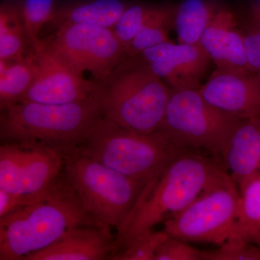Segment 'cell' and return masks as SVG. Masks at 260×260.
Masks as SVG:
<instances>
[{"instance_id": "obj_17", "label": "cell", "mask_w": 260, "mask_h": 260, "mask_svg": "<svg viewBox=\"0 0 260 260\" xmlns=\"http://www.w3.org/2000/svg\"><path fill=\"white\" fill-rule=\"evenodd\" d=\"M131 3L123 0H78L56 8L52 22L56 27L82 24L112 29Z\"/></svg>"}, {"instance_id": "obj_16", "label": "cell", "mask_w": 260, "mask_h": 260, "mask_svg": "<svg viewBox=\"0 0 260 260\" xmlns=\"http://www.w3.org/2000/svg\"><path fill=\"white\" fill-rule=\"evenodd\" d=\"M113 246L109 234L99 229L74 228L55 242L29 254L25 260H101L107 259Z\"/></svg>"}, {"instance_id": "obj_13", "label": "cell", "mask_w": 260, "mask_h": 260, "mask_svg": "<svg viewBox=\"0 0 260 260\" xmlns=\"http://www.w3.org/2000/svg\"><path fill=\"white\" fill-rule=\"evenodd\" d=\"M207 102L241 119L260 116V77L215 70L198 89Z\"/></svg>"}, {"instance_id": "obj_2", "label": "cell", "mask_w": 260, "mask_h": 260, "mask_svg": "<svg viewBox=\"0 0 260 260\" xmlns=\"http://www.w3.org/2000/svg\"><path fill=\"white\" fill-rule=\"evenodd\" d=\"M215 160L186 151L148 182L118 230L125 247L135 238L185 209L223 172Z\"/></svg>"}, {"instance_id": "obj_15", "label": "cell", "mask_w": 260, "mask_h": 260, "mask_svg": "<svg viewBox=\"0 0 260 260\" xmlns=\"http://www.w3.org/2000/svg\"><path fill=\"white\" fill-rule=\"evenodd\" d=\"M223 162L238 186L260 175V116L239 121L229 140Z\"/></svg>"}, {"instance_id": "obj_5", "label": "cell", "mask_w": 260, "mask_h": 260, "mask_svg": "<svg viewBox=\"0 0 260 260\" xmlns=\"http://www.w3.org/2000/svg\"><path fill=\"white\" fill-rule=\"evenodd\" d=\"M74 150L125 177L147 184L186 151L178 148L161 130L138 133L104 117Z\"/></svg>"}, {"instance_id": "obj_21", "label": "cell", "mask_w": 260, "mask_h": 260, "mask_svg": "<svg viewBox=\"0 0 260 260\" xmlns=\"http://www.w3.org/2000/svg\"><path fill=\"white\" fill-rule=\"evenodd\" d=\"M25 39L22 6L4 2L0 8V60L12 62L23 59Z\"/></svg>"}, {"instance_id": "obj_3", "label": "cell", "mask_w": 260, "mask_h": 260, "mask_svg": "<svg viewBox=\"0 0 260 260\" xmlns=\"http://www.w3.org/2000/svg\"><path fill=\"white\" fill-rule=\"evenodd\" d=\"M104 117L95 94L64 104L19 102L1 110L2 142L55 149L63 155L78 148Z\"/></svg>"}, {"instance_id": "obj_19", "label": "cell", "mask_w": 260, "mask_h": 260, "mask_svg": "<svg viewBox=\"0 0 260 260\" xmlns=\"http://www.w3.org/2000/svg\"><path fill=\"white\" fill-rule=\"evenodd\" d=\"M212 0H184L175 11L174 25L181 44H198L220 10Z\"/></svg>"}, {"instance_id": "obj_28", "label": "cell", "mask_w": 260, "mask_h": 260, "mask_svg": "<svg viewBox=\"0 0 260 260\" xmlns=\"http://www.w3.org/2000/svg\"><path fill=\"white\" fill-rule=\"evenodd\" d=\"M245 49L249 69L260 77V27L255 25L246 32Z\"/></svg>"}, {"instance_id": "obj_11", "label": "cell", "mask_w": 260, "mask_h": 260, "mask_svg": "<svg viewBox=\"0 0 260 260\" xmlns=\"http://www.w3.org/2000/svg\"><path fill=\"white\" fill-rule=\"evenodd\" d=\"M34 51L38 58L37 76L20 102L64 104L82 102L96 94L97 83L85 80L49 42H43Z\"/></svg>"}, {"instance_id": "obj_25", "label": "cell", "mask_w": 260, "mask_h": 260, "mask_svg": "<svg viewBox=\"0 0 260 260\" xmlns=\"http://www.w3.org/2000/svg\"><path fill=\"white\" fill-rule=\"evenodd\" d=\"M169 237L165 231L153 229L140 234L124 248V251L114 256L119 260H154L160 245Z\"/></svg>"}, {"instance_id": "obj_20", "label": "cell", "mask_w": 260, "mask_h": 260, "mask_svg": "<svg viewBox=\"0 0 260 260\" xmlns=\"http://www.w3.org/2000/svg\"><path fill=\"white\" fill-rule=\"evenodd\" d=\"M239 189L240 200L232 237L260 246V175L246 181Z\"/></svg>"}, {"instance_id": "obj_6", "label": "cell", "mask_w": 260, "mask_h": 260, "mask_svg": "<svg viewBox=\"0 0 260 260\" xmlns=\"http://www.w3.org/2000/svg\"><path fill=\"white\" fill-rule=\"evenodd\" d=\"M65 177L99 229H119L147 183L135 180L73 150L65 154Z\"/></svg>"}, {"instance_id": "obj_26", "label": "cell", "mask_w": 260, "mask_h": 260, "mask_svg": "<svg viewBox=\"0 0 260 260\" xmlns=\"http://www.w3.org/2000/svg\"><path fill=\"white\" fill-rule=\"evenodd\" d=\"M202 260H260V246L232 237L218 249L202 251Z\"/></svg>"}, {"instance_id": "obj_24", "label": "cell", "mask_w": 260, "mask_h": 260, "mask_svg": "<svg viewBox=\"0 0 260 260\" xmlns=\"http://www.w3.org/2000/svg\"><path fill=\"white\" fill-rule=\"evenodd\" d=\"M160 5L131 3L124 11L112 28L124 47V51L147 22L155 15Z\"/></svg>"}, {"instance_id": "obj_8", "label": "cell", "mask_w": 260, "mask_h": 260, "mask_svg": "<svg viewBox=\"0 0 260 260\" xmlns=\"http://www.w3.org/2000/svg\"><path fill=\"white\" fill-rule=\"evenodd\" d=\"M240 191L223 171L190 204L164 222L170 237L220 246L234 234Z\"/></svg>"}, {"instance_id": "obj_4", "label": "cell", "mask_w": 260, "mask_h": 260, "mask_svg": "<svg viewBox=\"0 0 260 260\" xmlns=\"http://www.w3.org/2000/svg\"><path fill=\"white\" fill-rule=\"evenodd\" d=\"M123 61L97 83L104 117L142 133L157 131L165 114L170 90L138 56Z\"/></svg>"}, {"instance_id": "obj_14", "label": "cell", "mask_w": 260, "mask_h": 260, "mask_svg": "<svg viewBox=\"0 0 260 260\" xmlns=\"http://www.w3.org/2000/svg\"><path fill=\"white\" fill-rule=\"evenodd\" d=\"M200 45L218 71L252 73L246 60L245 34L238 27L235 16L226 8L218 10L203 32Z\"/></svg>"}, {"instance_id": "obj_23", "label": "cell", "mask_w": 260, "mask_h": 260, "mask_svg": "<svg viewBox=\"0 0 260 260\" xmlns=\"http://www.w3.org/2000/svg\"><path fill=\"white\" fill-rule=\"evenodd\" d=\"M56 10L55 0H24L22 5L24 26L34 51L42 45L41 32L46 24L51 22Z\"/></svg>"}, {"instance_id": "obj_12", "label": "cell", "mask_w": 260, "mask_h": 260, "mask_svg": "<svg viewBox=\"0 0 260 260\" xmlns=\"http://www.w3.org/2000/svg\"><path fill=\"white\" fill-rule=\"evenodd\" d=\"M173 90L199 89L210 59L198 44L162 43L137 56Z\"/></svg>"}, {"instance_id": "obj_1", "label": "cell", "mask_w": 260, "mask_h": 260, "mask_svg": "<svg viewBox=\"0 0 260 260\" xmlns=\"http://www.w3.org/2000/svg\"><path fill=\"white\" fill-rule=\"evenodd\" d=\"M88 214L69 181L57 179L0 218V260H25L85 222Z\"/></svg>"}, {"instance_id": "obj_10", "label": "cell", "mask_w": 260, "mask_h": 260, "mask_svg": "<svg viewBox=\"0 0 260 260\" xmlns=\"http://www.w3.org/2000/svg\"><path fill=\"white\" fill-rule=\"evenodd\" d=\"M63 166L64 155L55 149L4 143L0 147V189L35 196L57 181Z\"/></svg>"}, {"instance_id": "obj_27", "label": "cell", "mask_w": 260, "mask_h": 260, "mask_svg": "<svg viewBox=\"0 0 260 260\" xmlns=\"http://www.w3.org/2000/svg\"><path fill=\"white\" fill-rule=\"evenodd\" d=\"M154 260H202V251L169 237L159 247Z\"/></svg>"}, {"instance_id": "obj_18", "label": "cell", "mask_w": 260, "mask_h": 260, "mask_svg": "<svg viewBox=\"0 0 260 260\" xmlns=\"http://www.w3.org/2000/svg\"><path fill=\"white\" fill-rule=\"evenodd\" d=\"M38 72L35 51L20 60H0V107L1 110L22 100L31 86Z\"/></svg>"}, {"instance_id": "obj_30", "label": "cell", "mask_w": 260, "mask_h": 260, "mask_svg": "<svg viewBox=\"0 0 260 260\" xmlns=\"http://www.w3.org/2000/svg\"><path fill=\"white\" fill-rule=\"evenodd\" d=\"M251 13L255 25L260 27V0H256L251 6Z\"/></svg>"}, {"instance_id": "obj_9", "label": "cell", "mask_w": 260, "mask_h": 260, "mask_svg": "<svg viewBox=\"0 0 260 260\" xmlns=\"http://www.w3.org/2000/svg\"><path fill=\"white\" fill-rule=\"evenodd\" d=\"M49 43L78 72H88L99 81L107 78L126 56L112 29L93 25L64 24L58 27Z\"/></svg>"}, {"instance_id": "obj_7", "label": "cell", "mask_w": 260, "mask_h": 260, "mask_svg": "<svg viewBox=\"0 0 260 260\" xmlns=\"http://www.w3.org/2000/svg\"><path fill=\"white\" fill-rule=\"evenodd\" d=\"M241 120L207 102L198 89H172L159 129L178 148L205 150L215 160L223 161L229 140Z\"/></svg>"}, {"instance_id": "obj_29", "label": "cell", "mask_w": 260, "mask_h": 260, "mask_svg": "<svg viewBox=\"0 0 260 260\" xmlns=\"http://www.w3.org/2000/svg\"><path fill=\"white\" fill-rule=\"evenodd\" d=\"M28 199V197L20 196L0 189V218L13 213Z\"/></svg>"}, {"instance_id": "obj_22", "label": "cell", "mask_w": 260, "mask_h": 260, "mask_svg": "<svg viewBox=\"0 0 260 260\" xmlns=\"http://www.w3.org/2000/svg\"><path fill=\"white\" fill-rule=\"evenodd\" d=\"M176 10L167 5H160L155 15L147 22L125 50L126 55L135 57L142 51L171 42L169 28L174 25Z\"/></svg>"}]
</instances>
